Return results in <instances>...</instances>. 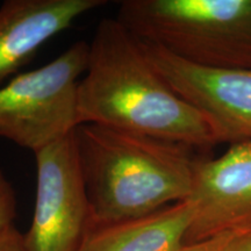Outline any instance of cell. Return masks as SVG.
Masks as SVG:
<instances>
[{
	"instance_id": "1",
	"label": "cell",
	"mask_w": 251,
	"mask_h": 251,
	"mask_svg": "<svg viewBox=\"0 0 251 251\" xmlns=\"http://www.w3.org/2000/svg\"><path fill=\"white\" fill-rule=\"evenodd\" d=\"M79 125L96 124L209 150L222 143L202 113L163 79L140 42L117 19H103L89 43L78 84Z\"/></svg>"
},
{
	"instance_id": "2",
	"label": "cell",
	"mask_w": 251,
	"mask_h": 251,
	"mask_svg": "<svg viewBox=\"0 0 251 251\" xmlns=\"http://www.w3.org/2000/svg\"><path fill=\"white\" fill-rule=\"evenodd\" d=\"M93 224L142 218L187 200L197 158L190 147L83 124L75 129Z\"/></svg>"
},
{
	"instance_id": "3",
	"label": "cell",
	"mask_w": 251,
	"mask_h": 251,
	"mask_svg": "<svg viewBox=\"0 0 251 251\" xmlns=\"http://www.w3.org/2000/svg\"><path fill=\"white\" fill-rule=\"evenodd\" d=\"M115 19L187 62L251 69V0H124Z\"/></svg>"
},
{
	"instance_id": "4",
	"label": "cell",
	"mask_w": 251,
	"mask_h": 251,
	"mask_svg": "<svg viewBox=\"0 0 251 251\" xmlns=\"http://www.w3.org/2000/svg\"><path fill=\"white\" fill-rule=\"evenodd\" d=\"M87 58L89 43L77 41L48 64L0 87V136L36 153L74 133Z\"/></svg>"
},
{
	"instance_id": "5",
	"label": "cell",
	"mask_w": 251,
	"mask_h": 251,
	"mask_svg": "<svg viewBox=\"0 0 251 251\" xmlns=\"http://www.w3.org/2000/svg\"><path fill=\"white\" fill-rule=\"evenodd\" d=\"M74 133L34 153L36 199L26 251H79L93 227Z\"/></svg>"
},
{
	"instance_id": "6",
	"label": "cell",
	"mask_w": 251,
	"mask_h": 251,
	"mask_svg": "<svg viewBox=\"0 0 251 251\" xmlns=\"http://www.w3.org/2000/svg\"><path fill=\"white\" fill-rule=\"evenodd\" d=\"M137 41L171 89L211 121L222 143L251 142V69L202 67Z\"/></svg>"
},
{
	"instance_id": "7",
	"label": "cell",
	"mask_w": 251,
	"mask_h": 251,
	"mask_svg": "<svg viewBox=\"0 0 251 251\" xmlns=\"http://www.w3.org/2000/svg\"><path fill=\"white\" fill-rule=\"evenodd\" d=\"M188 200L193 215L185 244L251 234V142L229 144L214 158H197Z\"/></svg>"
},
{
	"instance_id": "8",
	"label": "cell",
	"mask_w": 251,
	"mask_h": 251,
	"mask_svg": "<svg viewBox=\"0 0 251 251\" xmlns=\"http://www.w3.org/2000/svg\"><path fill=\"white\" fill-rule=\"evenodd\" d=\"M106 0H6L0 6V87L50 39Z\"/></svg>"
},
{
	"instance_id": "9",
	"label": "cell",
	"mask_w": 251,
	"mask_h": 251,
	"mask_svg": "<svg viewBox=\"0 0 251 251\" xmlns=\"http://www.w3.org/2000/svg\"><path fill=\"white\" fill-rule=\"evenodd\" d=\"M192 215L187 199L142 218L93 225L79 251H178Z\"/></svg>"
},
{
	"instance_id": "10",
	"label": "cell",
	"mask_w": 251,
	"mask_h": 251,
	"mask_svg": "<svg viewBox=\"0 0 251 251\" xmlns=\"http://www.w3.org/2000/svg\"><path fill=\"white\" fill-rule=\"evenodd\" d=\"M17 216V198L11 183L0 171V234L13 226Z\"/></svg>"
},
{
	"instance_id": "11",
	"label": "cell",
	"mask_w": 251,
	"mask_h": 251,
	"mask_svg": "<svg viewBox=\"0 0 251 251\" xmlns=\"http://www.w3.org/2000/svg\"><path fill=\"white\" fill-rule=\"evenodd\" d=\"M236 235L225 234L200 242L184 244L178 251H242L237 247Z\"/></svg>"
},
{
	"instance_id": "12",
	"label": "cell",
	"mask_w": 251,
	"mask_h": 251,
	"mask_svg": "<svg viewBox=\"0 0 251 251\" xmlns=\"http://www.w3.org/2000/svg\"><path fill=\"white\" fill-rule=\"evenodd\" d=\"M0 251H26L24 235L14 226L0 234Z\"/></svg>"
},
{
	"instance_id": "13",
	"label": "cell",
	"mask_w": 251,
	"mask_h": 251,
	"mask_svg": "<svg viewBox=\"0 0 251 251\" xmlns=\"http://www.w3.org/2000/svg\"><path fill=\"white\" fill-rule=\"evenodd\" d=\"M235 241H236L237 247L242 251H251V234L242 235V236L236 235Z\"/></svg>"
}]
</instances>
